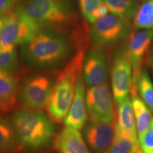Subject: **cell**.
Here are the masks:
<instances>
[{"label":"cell","mask_w":153,"mask_h":153,"mask_svg":"<svg viewBox=\"0 0 153 153\" xmlns=\"http://www.w3.org/2000/svg\"><path fill=\"white\" fill-rule=\"evenodd\" d=\"M71 51V43L62 33L42 29L30 41L22 45V54L30 65L50 69L65 62Z\"/></svg>","instance_id":"1"},{"label":"cell","mask_w":153,"mask_h":153,"mask_svg":"<svg viewBox=\"0 0 153 153\" xmlns=\"http://www.w3.org/2000/svg\"><path fill=\"white\" fill-rule=\"evenodd\" d=\"M85 51H79L59 72L55 81L47 111L53 121L60 123L68 114L75 93L76 83L82 74Z\"/></svg>","instance_id":"2"},{"label":"cell","mask_w":153,"mask_h":153,"mask_svg":"<svg viewBox=\"0 0 153 153\" xmlns=\"http://www.w3.org/2000/svg\"><path fill=\"white\" fill-rule=\"evenodd\" d=\"M22 7L41 29L61 33L77 21L70 0H25Z\"/></svg>","instance_id":"3"},{"label":"cell","mask_w":153,"mask_h":153,"mask_svg":"<svg viewBox=\"0 0 153 153\" xmlns=\"http://www.w3.org/2000/svg\"><path fill=\"white\" fill-rule=\"evenodd\" d=\"M11 123L19 143L25 148H43L51 142L54 135L52 119L40 111L19 110L13 115Z\"/></svg>","instance_id":"4"},{"label":"cell","mask_w":153,"mask_h":153,"mask_svg":"<svg viewBox=\"0 0 153 153\" xmlns=\"http://www.w3.org/2000/svg\"><path fill=\"white\" fill-rule=\"evenodd\" d=\"M41 30L22 5L17 6L5 14L0 32V52L14 51L17 45L27 43Z\"/></svg>","instance_id":"5"},{"label":"cell","mask_w":153,"mask_h":153,"mask_svg":"<svg viewBox=\"0 0 153 153\" xmlns=\"http://www.w3.org/2000/svg\"><path fill=\"white\" fill-rule=\"evenodd\" d=\"M55 83L44 74H35L24 80L18 99L26 110L41 111L47 108Z\"/></svg>","instance_id":"6"},{"label":"cell","mask_w":153,"mask_h":153,"mask_svg":"<svg viewBox=\"0 0 153 153\" xmlns=\"http://www.w3.org/2000/svg\"><path fill=\"white\" fill-rule=\"evenodd\" d=\"M131 30L130 21L108 14L92 24L89 40L94 46L106 48L130 36Z\"/></svg>","instance_id":"7"},{"label":"cell","mask_w":153,"mask_h":153,"mask_svg":"<svg viewBox=\"0 0 153 153\" xmlns=\"http://www.w3.org/2000/svg\"><path fill=\"white\" fill-rule=\"evenodd\" d=\"M86 104L89 120L94 123L115 121V111L108 85L92 86L86 93Z\"/></svg>","instance_id":"8"},{"label":"cell","mask_w":153,"mask_h":153,"mask_svg":"<svg viewBox=\"0 0 153 153\" xmlns=\"http://www.w3.org/2000/svg\"><path fill=\"white\" fill-rule=\"evenodd\" d=\"M152 39L153 30L133 32L130 34L126 54L133 69V85L131 92L137 91L135 85L143 70L141 68L143 63L150 51Z\"/></svg>","instance_id":"9"},{"label":"cell","mask_w":153,"mask_h":153,"mask_svg":"<svg viewBox=\"0 0 153 153\" xmlns=\"http://www.w3.org/2000/svg\"><path fill=\"white\" fill-rule=\"evenodd\" d=\"M108 62L106 48L93 46L83 62L84 80L89 87L104 84L108 77Z\"/></svg>","instance_id":"10"},{"label":"cell","mask_w":153,"mask_h":153,"mask_svg":"<svg viewBox=\"0 0 153 153\" xmlns=\"http://www.w3.org/2000/svg\"><path fill=\"white\" fill-rule=\"evenodd\" d=\"M112 90L118 106L128 97L133 85V69L126 53L115 58L111 70Z\"/></svg>","instance_id":"11"},{"label":"cell","mask_w":153,"mask_h":153,"mask_svg":"<svg viewBox=\"0 0 153 153\" xmlns=\"http://www.w3.org/2000/svg\"><path fill=\"white\" fill-rule=\"evenodd\" d=\"M87 119L85 85L83 74H82L76 81L73 101L64 121L66 126L79 131L85 125Z\"/></svg>","instance_id":"12"},{"label":"cell","mask_w":153,"mask_h":153,"mask_svg":"<svg viewBox=\"0 0 153 153\" xmlns=\"http://www.w3.org/2000/svg\"><path fill=\"white\" fill-rule=\"evenodd\" d=\"M116 120L112 123L91 122L85 129V137L95 153H105L111 144L116 130Z\"/></svg>","instance_id":"13"},{"label":"cell","mask_w":153,"mask_h":153,"mask_svg":"<svg viewBox=\"0 0 153 153\" xmlns=\"http://www.w3.org/2000/svg\"><path fill=\"white\" fill-rule=\"evenodd\" d=\"M54 147L60 153H90L79 130L69 126L55 136Z\"/></svg>","instance_id":"14"},{"label":"cell","mask_w":153,"mask_h":153,"mask_svg":"<svg viewBox=\"0 0 153 153\" xmlns=\"http://www.w3.org/2000/svg\"><path fill=\"white\" fill-rule=\"evenodd\" d=\"M19 90L16 76L0 70V111L8 113L14 109L18 100Z\"/></svg>","instance_id":"15"},{"label":"cell","mask_w":153,"mask_h":153,"mask_svg":"<svg viewBox=\"0 0 153 153\" xmlns=\"http://www.w3.org/2000/svg\"><path fill=\"white\" fill-rule=\"evenodd\" d=\"M131 98L140 144L150 126L152 120V114L146 104L138 97L137 93H131Z\"/></svg>","instance_id":"16"},{"label":"cell","mask_w":153,"mask_h":153,"mask_svg":"<svg viewBox=\"0 0 153 153\" xmlns=\"http://www.w3.org/2000/svg\"><path fill=\"white\" fill-rule=\"evenodd\" d=\"M139 148L138 137L120 129L116 125L114 137L105 153H133Z\"/></svg>","instance_id":"17"},{"label":"cell","mask_w":153,"mask_h":153,"mask_svg":"<svg viewBox=\"0 0 153 153\" xmlns=\"http://www.w3.org/2000/svg\"><path fill=\"white\" fill-rule=\"evenodd\" d=\"M116 126L134 136H137L135 116L130 97L118 105Z\"/></svg>","instance_id":"18"},{"label":"cell","mask_w":153,"mask_h":153,"mask_svg":"<svg viewBox=\"0 0 153 153\" xmlns=\"http://www.w3.org/2000/svg\"><path fill=\"white\" fill-rule=\"evenodd\" d=\"M19 143L11 123L4 118L0 117V152L11 153L20 151Z\"/></svg>","instance_id":"19"},{"label":"cell","mask_w":153,"mask_h":153,"mask_svg":"<svg viewBox=\"0 0 153 153\" xmlns=\"http://www.w3.org/2000/svg\"><path fill=\"white\" fill-rule=\"evenodd\" d=\"M104 1L112 14L128 21L134 19L140 7L135 0H104Z\"/></svg>","instance_id":"20"},{"label":"cell","mask_w":153,"mask_h":153,"mask_svg":"<svg viewBox=\"0 0 153 153\" xmlns=\"http://www.w3.org/2000/svg\"><path fill=\"white\" fill-rule=\"evenodd\" d=\"M134 27L138 29L153 28V0H148L137 9L133 19Z\"/></svg>","instance_id":"21"},{"label":"cell","mask_w":153,"mask_h":153,"mask_svg":"<svg viewBox=\"0 0 153 153\" xmlns=\"http://www.w3.org/2000/svg\"><path fill=\"white\" fill-rule=\"evenodd\" d=\"M135 89L139 91L143 101L151 111H153V83L150 76L144 70H142L137 79Z\"/></svg>","instance_id":"22"},{"label":"cell","mask_w":153,"mask_h":153,"mask_svg":"<svg viewBox=\"0 0 153 153\" xmlns=\"http://www.w3.org/2000/svg\"><path fill=\"white\" fill-rule=\"evenodd\" d=\"M18 67V56L16 49L0 52V70L13 74Z\"/></svg>","instance_id":"23"},{"label":"cell","mask_w":153,"mask_h":153,"mask_svg":"<svg viewBox=\"0 0 153 153\" xmlns=\"http://www.w3.org/2000/svg\"><path fill=\"white\" fill-rule=\"evenodd\" d=\"M82 15L89 24H94V14L100 6L103 0H78Z\"/></svg>","instance_id":"24"},{"label":"cell","mask_w":153,"mask_h":153,"mask_svg":"<svg viewBox=\"0 0 153 153\" xmlns=\"http://www.w3.org/2000/svg\"><path fill=\"white\" fill-rule=\"evenodd\" d=\"M139 145L143 153H153V118L150 126Z\"/></svg>","instance_id":"25"},{"label":"cell","mask_w":153,"mask_h":153,"mask_svg":"<svg viewBox=\"0 0 153 153\" xmlns=\"http://www.w3.org/2000/svg\"><path fill=\"white\" fill-rule=\"evenodd\" d=\"M16 0H0V14H6L14 9Z\"/></svg>","instance_id":"26"},{"label":"cell","mask_w":153,"mask_h":153,"mask_svg":"<svg viewBox=\"0 0 153 153\" xmlns=\"http://www.w3.org/2000/svg\"><path fill=\"white\" fill-rule=\"evenodd\" d=\"M5 19V14H0V32H1V28L4 24V22Z\"/></svg>","instance_id":"27"},{"label":"cell","mask_w":153,"mask_h":153,"mask_svg":"<svg viewBox=\"0 0 153 153\" xmlns=\"http://www.w3.org/2000/svg\"><path fill=\"white\" fill-rule=\"evenodd\" d=\"M136 153H143V152H142V150H141V148H140L137 151V152Z\"/></svg>","instance_id":"28"},{"label":"cell","mask_w":153,"mask_h":153,"mask_svg":"<svg viewBox=\"0 0 153 153\" xmlns=\"http://www.w3.org/2000/svg\"><path fill=\"white\" fill-rule=\"evenodd\" d=\"M151 62H152V69H153V57H152V60H151Z\"/></svg>","instance_id":"29"},{"label":"cell","mask_w":153,"mask_h":153,"mask_svg":"<svg viewBox=\"0 0 153 153\" xmlns=\"http://www.w3.org/2000/svg\"><path fill=\"white\" fill-rule=\"evenodd\" d=\"M140 148H138V149H137V150H135V152H133V153H136V152H137V150H139V149H140Z\"/></svg>","instance_id":"30"},{"label":"cell","mask_w":153,"mask_h":153,"mask_svg":"<svg viewBox=\"0 0 153 153\" xmlns=\"http://www.w3.org/2000/svg\"><path fill=\"white\" fill-rule=\"evenodd\" d=\"M142 1H148V0H142Z\"/></svg>","instance_id":"31"}]
</instances>
